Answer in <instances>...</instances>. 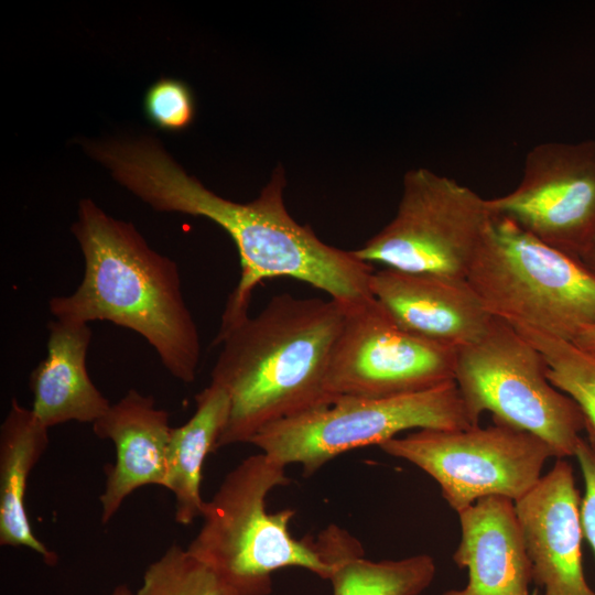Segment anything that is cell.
<instances>
[{
  "instance_id": "6da1fadb",
  "label": "cell",
  "mask_w": 595,
  "mask_h": 595,
  "mask_svg": "<svg viewBox=\"0 0 595 595\" xmlns=\"http://www.w3.org/2000/svg\"><path fill=\"white\" fill-rule=\"evenodd\" d=\"M94 158L115 180L159 212L208 218L234 240L241 273L229 295L220 326L248 315L255 288L266 279L290 277L325 291L344 306L374 298V268L353 251L320 240L310 226L285 209L281 166L249 203L223 198L188 175L152 138L98 144Z\"/></svg>"
},
{
  "instance_id": "7a4b0ae2",
  "label": "cell",
  "mask_w": 595,
  "mask_h": 595,
  "mask_svg": "<svg viewBox=\"0 0 595 595\" xmlns=\"http://www.w3.org/2000/svg\"><path fill=\"white\" fill-rule=\"evenodd\" d=\"M344 315L336 300L284 293L257 315L219 327L210 383L226 391L230 412L217 448L249 443L272 423L335 401L326 378Z\"/></svg>"
},
{
  "instance_id": "3957f363",
  "label": "cell",
  "mask_w": 595,
  "mask_h": 595,
  "mask_svg": "<svg viewBox=\"0 0 595 595\" xmlns=\"http://www.w3.org/2000/svg\"><path fill=\"white\" fill-rule=\"evenodd\" d=\"M72 231L84 257V275L68 295L54 296L55 320L108 321L141 335L177 380H195L201 338L185 302L177 264L153 250L131 223L79 202Z\"/></svg>"
},
{
  "instance_id": "277c9868",
  "label": "cell",
  "mask_w": 595,
  "mask_h": 595,
  "mask_svg": "<svg viewBox=\"0 0 595 595\" xmlns=\"http://www.w3.org/2000/svg\"><path fill=\"white\" fill-rule=\"evenodd\" d=\"M266 454L242 459L205 502L203 523L186 550L206 564L230 595H269L272 575L301 567L329 581L337 563L323 544L290 533L291 508L267 510V497L291 479Z\"/></svg>"
},
{
  "instance_id": "5b68a950",
  "label": "cell",
  "mask_w": 595,
  "mask_h": 595,
  "mask_svg": "<svg viewBox=\"0 0 595 595\" xmlns=\"http://www.w3.org/2000/svg\"><path fill=\"white\" fill-rule=\"evenodd\" d=\"M466 280L509 324L571 342L595 322V275L502 215L491 213Z\"/></svg>"
},
{
  "instance_id": "8992f818",
  "label": "cell",
  "mask_w": 595,
  "mask_h": 595,
  "mask_svg": "<svg viewBox=\"0 0 595 595\" xmlns=\"http://www.w3.org/2000/svg\"><path fill=\"white\" fill-rule=\"evenodd\" d=\"M547 370L543 355L494 316L478 340L457 349L454 381L474 425L487 411L495 423L540 437L558 459L575 456L583 440V413L550 382Z\"/></svg>"
},
{
  "instance_id": "52a82bcc",
  "label": "cell",
  "mask_w": 595,
  "mask_h": 595,
  "mask_svg": "<svg viewBox=\"0 0 595 595\" xmlns=\"http://www.w3.org/2000/svg\"><path fill=\"white\" fill-rule=\"evenodd\" d=\"M475 426L455 381L382 398L343 396L332 404L263 428L251 440L274 462L299 464L310 476L339 454L380 445L411 429Z\"/></svg>"
},
{
  "instance_id": "ba28073f",
  "label": "cell",
  "mask_w": 595,
  "mask_h": 595,
  "mask_svg": "<svg viewBox=\"0 0 595 595\" xmlns=\"http://www.w3.org/2000/svg\"><path fill=\"white\" fill-rule=\"evenodd\" d=\"M490 217L487 199L468 186L414 169L393 219L353 252L370 264L466 279Z\"/></svg>"
},
{
  "instance_id": "9c48e42d",
  "label": "cell",
  "mask_w": 595,
  "mask_h": 595,
  "mask_svg": "<svg viewBox=\"0 0 595 595\" xmlns=\"http://www.w3.org/2000/svg\"><path fill=\"white\" fill-rule=\"evenodd\" d=\"M379 447L430 475L457 513L480 498L520 499L539 482L544 463L555 457L540 437L495 423L463 430H418Z\"/></svg>"
},
{
  "instance_id": "30bf717a",
  "label": "cell",
  "mask_w": 595,
  "mask_h": 595,
  "mask_svg": "<svg viewBox=\"0 0 595 595\" xmlns=\"http://www.w3.org/2000/svg\"><path fill=\"white\" fill-rule=\"evenodd\" d=\"M344 307L326 378L335 400L408 394L454 381L457 348L405 329L375 298Z\"/></svg>"
},
{
  "instance_id": "8fae6325",
  "label": "cell",
  "mask_w": 595,
  "mask_h": 595,
  "mask_svg": "<svg viewBox=\"0 0 595 595\" xmlns=\"http://www.w3.org/2000/svg\"><path fill=\"white\" fill-rule=\"evenodd\" d=\"M487 203L493 214L578 259L595 234V140L533 147L518 186Z\"/></svg>"
},
{
  "instance_id": "7c38bea8",
  "label": "cell",
  "mask_w": 595,
  "mask_h": 595,
  "mask_svg": "<svg viewBox=\"0 0 595 595\" xmlns=\"http://www.w3.org/2000/svg\"><path fill=\"white\" fill-rule=\"evenodd\" d=\"M515 507L533 581L545 595H595L583 572L581 500L571 465L559 458Z\"/></svg>"
},
{
  "instance_id": "4fadbf2b",
  "label": "cell",
  "mask_w": 595,
  "mask_h": 595,
  "mask_svg": "<svg viewBox=\"0 0 595 595\" xmlns=\"http://www.w3.org/2000/svg\"><path fill=\"white\" fill-rule=\"evenodd\" d=\"M370 290L402 327L457 349L478 340L494 320L465 278L385 268L374 271Z\"/></svg>"
},
{
  "instance_id": "5bb4252c",
  "label": "cell",
  "mask_w": 595,
  "mask_h": 595,
  "mask_svg": "<svg viewBox=\"0 0 595 595\" xmlns=\"http://www.w3.org/2000/svg\"><path fill=\"white\" fill-rule=\"evenodd\" d=\"M458 516L462 538L453 559L467 569L468 582L443 595H529L532 567L515 501L480 498Z\"/></svg>"
},
{
  "instance_id": "9a60e30c",
  "label": "cell",
  "mask_w": 595,
  "mask_h": 595,
  "mask_svg": "<svg viewBox=\"0 0 595 595\" xmlns=\"http://www.w3.org/2000/svg\"><path fill=\"white\" fill-rule=\"evenodd\" d=\"M169 413L152 396L130 389L93 423L94 433L110 440L116 462L107 473L100 496L101 522L107 523L125 499L147 485L165 486Z\"/></svg>"
},
{
  "instance_id": "2e32d148",
  "label": "cell",
  "mask_w": 595,
  "mask_h": 595,
  "mask_svg": "<svg viewBox=\"0 0 595 595\" xmlns=\"http://www.w3.org/2000/svg\"><path fill=\"white\" fill-rule=\"evenodd\" d=\"M46 357L30 375L32 412L47 429L71 421L95 423L111 403L87 371L93 332L88 324L53 320Z\"/></svg>"
},
{
  "instance_id": "e0dca14e",
  "label": "cell",
  "mask_w": 595,
  "mask_h": 595,
  "mask_svg": "<svg viewBox=\"0 0 595 595\" xmlns=\"http://www.w3.org/2000/svg\"><path fill=\"white\" fill-rule=\"evenodd\" d=\"M48 442V429L12 398L0 426V545L25 547L54 565L57 555L36 538L25 508L28 479Z\"/></svg>"
},
{
  "instance_id": "ac0fdd59",
  "label": "cell",
  "mask_w": 595,
  "mask_h": 595,
  "mask_svg": "<svg viewBox=\"0 0 595 595\" xmlns=\"http://www.w3.org/2000/svg\"><path fill=\"white\" fill-rule=\"evenodd\" d=\"M195 403L193 415L183 425L171 429L166 451L164 487L175 497V521L185 526L203 515L204 461L217 450L230 412L228 394L214 383L195 396Z\"/></svg>"
},
{
  "instance_id": "d6986e66",
  "label": "cell",
  "mask_w": 595,
  "mask_h": 595,
  "mask_svg": "<svg viewBox=\"0 0 595 595\" xmlns=\"http://www.w3.org/2000/svg\"><path fill=\"white\" fill-rule=\"evenodd\" d=\"M363 554L358 541L349 536L329 578L333 595H419L435 575L434 560L428 554L383 561Z\"/></svg>"
},
{
  "instance_id": "ffe728a7",
  "label": "cell",
  "mask_w": 595,
  "mask_h": 595,
  "mask_svg": "<svg viewBox=\"0 0 595 595\" xmlns=\"http://www.w3.org/2000/svg\"><path fill=\"white\" fill-rule=\"evenodd\" d=\"M510 325L543 355L550 382L577 403L583 413L587 443L595 452V360L571 342L524 325Z\"/></svg>"
},
{
  "instance_id": "44dd1931",
  "label": "cell",
  "mask_w": 595,
  "mask_h": 595,
  "mask_svg": "<svg viewBox=\"0 0 595 595\" xmlns=\"http://www.w3.org/2000/svg\"><path fill=\"white\" fill-rule=\"evenodd\" d=\"M136 595H230L216 574L186 549L172 544L145 570Z\"/></svg>"
},
{
  "instance_id": "7402d4cb",
  "label": "cell",
  "mask_w": 595,
  "mask_h": 595,
  "mask_svg": "<svg viewBox=\"0 0 595 595\" xmlns=\"http://www.w3.org/2000/svg\"><path fill=\"white\" fill-rule=\"evenodd\" d=\"M143 109L148 120L158 129L178 132L194 120V94L185 82L163 77L147 90Z\"/></svg>"
},
{
  "instance_id": "603a6c76",
  "label": "cell",
  "mask_w": 595,
  "mask_h": 595,
  "mask_svg": "<svg viewBox=\"0 0 595 595\" xmlns=\"http://www.w3.org/2000/svg\"><path fill=\"white\" fill-rule=\"evenodd\" d=\"M575 457L578 461L585 484V493L581 500L583 536L595 554V452L584 439L577 447Z\"/></svg>"
},
{
  "instance_id": "cb8c5ba5",
  "label": "cell",
  "mask_w": 595,
  "mask_h": 595,
  "mask_svg": "<svg viewBox=\"0 0 595 595\" xmlns=\"http://www.w3.org/2000/svg\"><path fill=\"white\" fill-rule=\"evenodd\" d=\"M571 343L595 360V322L581 329Z\"/></svg>"
},
{
  "instance_id": "d4e9b609",
  "label": "cell",
  "mask_w": 595,
  "mask_h": 595,
  "mask_svg": "<svg viewBox=\"0 0 595 595\" xmlns=\"http://www.w3.org/2000/svg\"><path fill=\"white\" fill-rule=\"evenodd\" d=\"M580 262L595 275V234L578 257Z\"/></svg>"
},
{
  "instance_id": "484cf974",
  "label": "cell",
  "mask_w": 595,
  "mask_h": 595,
  "mask_svg": "<svg viewBox=\"0 0 595 595\" xmlns=\"http://www.w3.org/2000/svg\"><path fill=\"white\" fill-rule=\"evenodd\" d=\"M110 595H134L130 587L126 584L118 585Z\"/></svg>"
}]
</instances>
